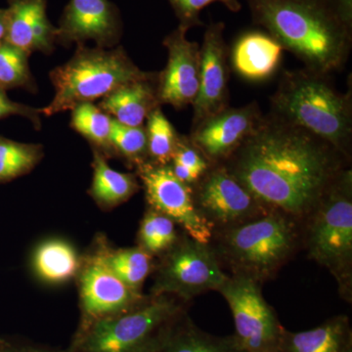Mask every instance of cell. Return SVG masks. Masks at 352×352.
<instances>
[{
    "label": "cell",
    "mask_w": 352,
    "mask_h": 352,
    "mask_svg": "<svg viewBox=\"0 0 352 352\" xmlns=\"http://www.w3.org/2000/svg\"><path fill=\"white\" fill-rule=\"evenodd\" d=\"M138 175L111 168L106 157L94 149V179L89 194L103 208H112L131 198L140 188Z\"/></svg>",
    "instance_id": "cell-21"
},
{
    "label": "cell",
    "mask_w": 352,
    "mask_h": 352,
    "mask_svg": "<svg viewBox=\"0 0 352 352\" xmlns=\"http://www.w3.org/2000/svg\"><path fill=\"white\" fill-rule=\"evenodd\" d=\"M302 243V224L288 215L267 210L244 223L214 231L210 245L231 275L263 285L293 258Z\"/></svg>",
    "instance_id": "cell-4"
},
{
    "label": "cell",
    "mask_w": 352,
    "mask_h": 352,
    "mask_svg": "<svg viewBox=\"0 0 352 352\" xmlns=\"http://www.w3.org/2000/svg\"><path fill=\"white\" fill-rule=\"evenodd\" d=\"M6 34V9H0V43L4 41Z\"/></svg>",
    "instance_id": "cell-36"
},
{
    "label": "cell",
    "mask_w": 352,
    "mask_h": 352,
    "mask_svg": "<svg viewBox=\"0 0 352 352\" xmlns=\"http://www.w3.org/2000/svg\"><path fill=\"white\" fill-rule=\"evenodd\" d=\"M302 226L308 256L327 268L342 298H352V170L340 171Z\"/></svg>",
    "instance_id": "cell-7"
},
{
    "label": "cell",
    "mask_w": 352,
    "mask_h": 352,
    "mask_svg": "<svg viewBox=\"0 0 352 352\" xmlns=\"http://www.w3.org/2000/svg\"><path fill=\"white\" fill-rule=\"evenodd\" d=\"M226 25L210 22L201 45L200 88L193 106L192 126L229 107V48Z\"/></svg>",
    "instance_id": "cell-16"
},
{
    "label": "cell",
    "mask_w": 352,
    "mask_h": 352,
    "mask_svg": "<svg viewBox=\"0 0 352 352\" xmlns=\"http://www.w3.org/2000/svg\"><path fill=\"white\" fill-rule=\"evenodd\" d=\"M108 267L129 288L142 294L143 284L154 271V256L142 248L113 250L102 245L98 249Z\"/></svg>",
    "instance_id": "cell-24"
},
{
    "label": "cell",
    "mask_w": 352,
    "mask_h": 352,
    "mask_svg": "<svg viewBox=\"0 0 352 352\" xmlns=\"http://www.w3.org/2000/svg\"><path fill=\"white\" fill-rule=\"evenodd\" d=\"M147 134L148 161L168 166L173 161L180 134L166 116L161 107L155 109L145 122Z\"/></svg>",
    "instance_id": "cell-26"
},
{
    "label": "cell",
    "mask_w": 352,
    "mask_h": 352,
    "mask_svg": "<svg viewBox=\"0 0 352 352\" xmlns=\"http://www.w3.org/2000/svg\"><path fill=\"white\" fill-rule=\"evenodd\" d=\"M283 48L267 32H243L229 50L234 71L245 80L261 82L275 75L281 64Z\"/></svg>",
    "instance_id": "cell-18"
},
{
    "label": "cell",
    "mask_w": 352,
    "mask_h": 352,
    "mask_svg": "<svg viewBox=\"0 0 352 352\" xmlns=\"http://www.w3.org/2000/svg\"><path fill=\"white\" fill-rule=\"evenodd\" d=\"M72 129L89 141L105 157L115 156L111 146L113 119L94 103H82L72 110Z\"/></svg>",
    "instance_id": "cell-25"
},
{
    "label": "cell",
    "mask_w": 352,
    "mask_h": 352,
    "mask_svg": "<svg viewBox=\"0 0 352 352\" xmlns=\"http://www.w3.org/2000/svg\"><path fill=\"white\" fill-rule=\"evenodd\" d=\"M110 141L113 155L126 160L129 166L138 168L148 161L145 126H124L113 119Z\"/></svg>",
    "instance_id": "cell-30"
},
{
    "label": "cell",
    "mask_w": 352,
    "mask_h": 352,
    "mask_svg": "<svg viewBox=\"0 0 352 352\" xmlns=\"http://www.w3.org/2000/svg\"><path fill=\"white\" fill-rule=\"evenodd\" d=\"M43 157L41 144L20 143L0 136V183L29 173Z\"/></svg>",
    "instance_id": "cell-27"
},
{
    "label": "cell",
    "mask_w": 352,
    "mask_h": 352,
    "mask_svg": "<svg viewBox=\"0 0 352 352\" xmlns=\"http://www.w3.org/2000/svg\"><path fill=\"white\" fill-rule=\"evenodd\" d=\"M157 74L122 85L102 98L99 107L112 119L129 126H145L150 113L161 107L157 92Z\"/></svg>",
    "instance_id": "cell-19"
},
{
    "label": "cell",
    "mask_w": 352,
    "mask_h": 352,
    "mask_svg": "<svg viewBox=\"0 0 352 352\" xmlns=\"http://www.w3.org/2000/svg\"><path fill=\"white\" fill-rule=\"evenodd\" d=\"M138 68L122 46L102 48L76 45L74 56L67 63L50 72V78L55 94L50 105L39 109L46 117L73 110L82 103H92L104 98L116 89L152 78Z\"/></svg>",
    "instance_id": "cell-6"
},
{
    "label": "cell",
    "mask_w": 352,
    "mask_h": 352,
    "mask_svg": "<svg viewBox=\"0 0 352 352\" xmlns=\"http://www.w3.org/2000/svg\"><path fill=\"white\" fill-rule=\"evenodd\" d=\"M170 166L180 182L193 187L212 164L193 145L188 135L180 134L177 148Z\"/></svg>",
    "instance_id": "cell-31"
},
{
    "label": "cell",
    "mask_w": 352,
    "mask_h": 352,
    "mask_svg": "<svg viewBox=\"0 0 352 352\" xmlns=\"http://www.w3.org/2000/svg\"><path fill=\"white\" fill-rule=\"evenodd\" d=\"M178 238L173 219L151 208L146 212L139 228V247L154 258L161 256L175 244Z\"/></svg>",
    "instance_id": "cell-28"
},
{
    "label": "cell",
    "mask_w": 352,
    "mask_h": 352,
    "mask_svg": "<svg viewBox=\"0 0 352 352\" xmlns=\"http://www.w3.org/2000/svg\"><path fill=\"white\" fill-rule=\"evenodd\" d=\"M340 18L349 28H352V0H332Z\"/></svg>",
    "instance_id": "cell-35"
},
{
    "label": "cell",
    "mask_w": 352,
    "mask_h": 352,
    "mask_svg": "<svg viewBox=\"0 0 352 352\" xmlns=\"http://www.w3.org/2000/svg\"><path fill=\"white\" fill-rule=\"evenodd\" d=\"M344 352H352V344H351V346L347 347V349H346V351H344Z\"/></svg>",
    "instance_id": "cell-37"
},
{
    "label": "cell",
    "mask_w": 352,
    "mask_h": 352,
    "mask_svg": "<svg viewBox=\"0 0 352 352\" xmlns=\"http://www.w3.org/2000/svg\"><path fill=\"white\" fill-rule=\"evenodd\" d=\"M29 56L25 51L12 44L0 43V89L36 87L29 67Z\"/></svg>",
    "instance_id": "cell-29"
},
{
    "label": "cell",
    "mask_w": 352,
    "mask_h": 352,
    "mask_svg": "<svg viewBox=\"0 0 352 352\" xmlns=\"http://www.w3.org/2000/svg\"><path fill=\"white\" fill-rule=\"evenodd\" d=\"M349 164L325 141L268 113L223 166L266 210L302 224Z\"/></svg>",
    "instance_id": "cell-1"
},
{
    "label": "cell",
    "mask_w": 352,
    "mask_h": 352,
    "mask_svg": "<svg viewBox=\"0 0 352 352\" xmlns=\"http://www.w3.org/2000/svg\"><path fill=\"white\" fill-rule=\"evenodd\" d=\"M187 32L178 25L164 38L168 62L157 76L160 104L173 106L176 110L193 106L200 88L201 46L187 39Z\"/></svg>",
    "instance_id": "cell-14"
},
{
    "label": "cell",
    "mask_w": 352,
    "mask_h": 352,
    "mask_svg": "<svg viewBox=\"0 0 352 352\" xmlns=\"http://www.w3.org/2000/svg\"><path fill=\"white\" fill-rule=\"evenodd\" d=\"M41 115L39 109L14 102L7 96L6 90L0 89V119L10 116H21L31 120L34 126L39 129L41 126Z\"/></svg>",
    "instance_id": "cell-33"
},
{
    "label": "cell",
    "mask_w": 352,
    "mask_h": 352,
    "mask_svg": "<svg viewBox=\"0 0 352 352\" xmlns=\"http://www.w3.org/2000/svg\"><path fill=\"white\" fill-rule=\"evenodd\" d=\"M4 41L25 51L50 54L56 45L57 28L46 13V0H8Z\"/></svg>",
    "instance_id": "cell-17"
},
{
    "label": "cell",
    "mask_w": 352,
    "mask_h": 352,
    "mask_svg": "<svg viewBox=\"0 0 352 352\" xmlns=\"http://www.w3.org/2000/svg\"><path fill=\"white\" fill-rule=\"evenodd\" d=\"M80 264L73 245L59 239L41 243L32 256L34 272L39 279L50 284L68 282L78 274Z\"/></svg>",
    "instance_id": "cell-23"
},
{
    "label": "cell",
    "mask_w": 352,
    "mask_h": 352,
    "mask_svg": "<svg viewBox=\"0 0 352 352\" xmlns=\"http://www.w3.org/2000/svg\"><path fill=\"white\" fill-rule=\"evenodd\" d=\"M270 113L310 132L351 161V87L342 94L329 75L305 68L284 72L271 96Z\"/></svg>",
    "instance_id": "cell-3"
},
{
    "label": "cell",
    "mask_w": 352,
    "mask_h": 352,
    "mask_svg": "<svg viewBox=\"0 0 352 352\" xmlns=\"http://www.w3.org/2000/svg\"><path fill=\"white\" fill-rule=\"evenodd\" d=\"M184 302L150 296L131 309L78 328L69 352H157L185 314Z\"/></svg>",
    "instance_id": "cell-5"
},
{
    "label": "cell",
    "mask_w": 352,
    "mask_h": 352,
    "mask_svg": "<svg viewBox=\"0 0 352 352\" xmlns=\"http://www.w3.org/2000/svg\"><path fill=\"white\" fill-rule=\"evenodd\" d=\"M232 312L236 340L245 352H274L285 329L261 293V285L231 275L219 289Z\"/></svg>",
    "instance_id": "cell-9"
},
{
    "label": "cell",
    "mask_w": 352,
    "mask_h": 352,
    "mask_svg": "<svg viewBox=\"0 0 352 352\" xmlns=\"http://www.w3.org/2000/svg\"><path fill=\"white\" fill-rule=\"evenodd\" d=\"M136 175L144 187L150 208L170 217L194 240L210 244L212 227L197 210L192 187L176 177L170 164L147 161L136 168Z\"/></svg>",
    "instance_id": "cell-11"
},
{
    "label": "cell",
    "mask_w": 352,
    "mask_h": 352,
    "mask_svg": "<svg viewBox=\"0 0 352 352\" xmlns=\"http://www.w3.org/2000/svg\"><path fill=\"white\" fill-rule=\"evenodd\" d=\"M0 352H69L67 351H57L50 347L36 346L29 344H14L6 340H0Z\"/></svg>",
    "instance_id": "cell-34"
},
{
    "label": "cell",
    "mask_w": 352,
    "mask_h": 352,
    "mask_svg": "<svg viewBox=\"0 0 352 352\" xmlns=\"http://www.w3.org/2000/svg\"><path fill=\"white\" fill-rule=\"evenodd\" d=\"M351 344V321L346 315H338L311 330L294 333L285 329L274 352H344Z\"/></svg>",
    "instance_id": "cell-20"
},
{
    "label": "cell",
    "mask_w": 352,
    "mask_h": 352,
    "mask_svg": "<svg viewBox=\"0 0 352 352\" xmlns=\"http://www.w3.org/2000/svg\"><path fill=\"white\" fill-rule=\"evenodd\" d=\"M197 210L212 230H223L267 212L223 164L210 166L192 187Z\"/></svg>",
    "instance_id": "cell-10"
},
{
    "label": "cell",
    "mask_w": 352,
    "mask_h": 352,
    "mask_svg": "<svg viewBox=\"0 0 352 352\" xmlns=\"http://www.w3.org/2000/svg\"><path fill=\"white\" fill-rule=\"evenodd\" d=\"M78 274L82 314L78 328L131 309L147 298L124 284L108 267L98 250L80 264Z\"/></svg>",
    "instance_id": "cell-12"
},
{
    "label": "cell",
    "mask_w": 352,
    "mask_h": 352,
    "mask_svg": "<svg viewBox=\"0 0 352 352\" xmlns=\"http://www.w3.org/2000/svg\"><path fill=\"white\" fill-rule=\"evenodd\" d=\"M264 115L258 102L229 106L191 127L189 138L212 166L223 164L256 131Z\"/></svg>",
    "instance_id": "cell-13"
},
{
    "label": "cell",
    "mask_w": 352,
    "mask_h": 352,
    "mask_svg": "<svg viewBox=\"0 0 352 352\" xmlns=\"http://www.w3.org/2000/svg\"><path fill=\"white\" fill-rule=\"evenodd\" d=\"M173 7L176 18L179 21L180 27L189 31L192 28L203 27L204 23L201 20V13L206 7L210 4H223L228 10L232 12H239L242 9V4L239 0H168Z\"/></svg>",
    "instance_id": "cell-32"
},
{
    "label": "cell",
    "mask_w": 352,
    "mask_h": 352,
    "mask_svg": "<svg viewBox=\"0 0 352 352\" xmlns=\"http://www.w3.org/2000/svg\"><path fill=\"white\" fill-rule=\"evenodd\" d=\"M122 36V16L110 0H69L57 27L56 44L69 47L94 41L110 50Z\"/></svg>",
    "instance_id": "cell-15"
},
{
    "label": "cell",
    "mask_w": 352,
    "mask_h": 352,
    "mask_svg": "<svg viewBox=\"0 0 352 352\" xmlns=\"http://www.w3.org/2000/svg\"><path fill=\"white\" fill-rule=\"evenodd\" d=\"M261 25L305 68L324 75L340 72L349 61L352 28L332 0H245Z\"/></svg>",
    "instance_id": "cell-2"
},
{
    "label": "cell",
    "mask_w": 352,
    "mask_h": 352,
    "mask_svg": "<svg viewBox=\"0 0 352 352\" xmlns=\"http://www.w3.org/2000/svg\"><path fill=\"white\" fill-rule=\"evenodd\" d=\"M160 258L153 271L151 296L168 295L188 302L207 292L219 291L229 277L212 245L185 233Z\"/></svg>",
    "instance_id": "cell-8"
},
{
    "label": "cell",
    "mask_w": 352,
    "mask_h": 352,
    "mask_svg": "<svg viewBox=\"0 0 352 352\" xmlns=\"http://www.w3.org/2000/svg\"><path fill=\"white\" fill-rule=\"evenodd\" d=\"M157 352H245L235 336L212 335L201 330L185 312Z\"/></svg>",
    "instance_id": "cell-22"
}]
</instances>
